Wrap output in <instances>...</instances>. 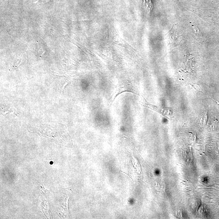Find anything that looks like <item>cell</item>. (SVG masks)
Instances as JSON below:
<instances>
[{
  "instance_id": "3",
  "label": "cell",
  "mask_w": 219,
  "mask_h": 219,
  "mask_svg": "<svg viewBox=\"0 0 219 219\" xmlns=\"http://www.w3.org/2000/svg\"><path fill=\"white\" fill-rule=\"evenodd\" d=\"M54 75H56V76H60V77H66V76H64V75H55V74H54Z\"/></svg>"
},
{
  "instance_id": "2",
  "label": "cell",
  "mask_w": 219,
  "mask_h": 219,
  "mask_svg": "<svg viewBox=\"0 0 219 219\" xmlns=\"http://www.w3.org/2000/svg\"><path fill=\"white\" fill-rule=\"evenodd\" d=\"M121 171V172H122V173H124V174H126V175H128V176L129 177H130V179H132V181H133V179H132V177H131L130 176V175H128V174H126V173H125V172H123V171Z\"/></svg>"
},
{
  "instance_id": "4",
  "label": "cell",
  "mask_w": 219,
  "mask_h": 219,
  "mask_svg": "<svg viewBox=\"0 0 219 219\" xmlns=\"http://www.w3.org/2000/svg\"><path fill=\"white\" fill-rule=\"evenodd\" d=\"M215 101L217 102V104H219V102H218V101H216V100H215Z\"/></svg>"
},
{
  "instance_id": "1",
  "label": "cell",
  "mask_w": 219,
  "mask_h": 219,
  "mask_svg": "<svg viewBox=\"0 0 219 219\" xmlns=\"http://www.w3.org/2000/svg\"><path fill=\"white\" fill-rule=\"evenodd\" d=\"M68 83H66V84H65V85H64V87H63V93H64V89H65V88L66 87V86L67 85H68Z\"/></svg>"
}]
</instances>
